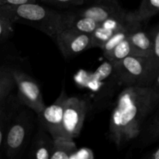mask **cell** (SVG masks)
I'll use <instances>...</instances> for the list:
<instances>
[{"label":"cell","instance_id":"cell-15","mask_svg":"<svg viewBox=\"0 0 159 159\" xmlns=\"http://www.w3.org/2000/svg\"><path fill=\"white\" fill-rule=\"evenodd\" d=\"M159 12V0H142L137 10L129 12V18L137 23H142Z\"/></svg>","mask_w":159,"mask_h":159},{"label":"cell","instance_id":"cell-19","mask_svg":"<svg viewBox=\"0 0 159 159\" xmlns=\"http://www.w3.org/2000/svg\"><path fill=\"white\" fill-rule=\"evenodd\" d=\"M141 26V23H137L134 22H130L128 24L126 25L125 26H124L123 28H121L120 30L117 31V32L113 34V37L102 47V51L103 54L105 53L109 52V51H111L112 49L115 48L117 44H119L120 42H122L123 40H126L127 38H128L129 36L131 34V33L136 28H138V26Z\"/></svg>","mask_w":159,"mask_h":159},{"label":"cell","instance_id":"cell-9","mask_svg":"<svg viewBox=\"0 0 159 159\" xmlns=\"http://www.w3.org/2000/svg\"><path fill=\"white\" fill-rule=\"evenodd\" d=\"M127 11L121 7L119 0H95L91 6L75 12H68L73 16L89 17L99 23Z\"/></svg>","mask_w":159,"mask_h":159},{"label":"cell","instance_id":"cell-11","mask_svg":"<svg viewBox=\"0 0 159 159\" xmlns=\"http://www.w3.org/2000/svg\"><path fill=\"white\" fill-rule=\"evenodd\" d=\"M132 46L133 55L149 57L153 50V38L152 33H148L138 26L129 36Z\"/></svg>","mask_w":159,"mask_h":159},{"label":"cell","instance_id":"cell-2","mask_svg":"<svg viewBox=\"0 0 159 159\" xmlns=\"http://www.w3.org/2000/svg\"><path fill=\"white\" fill-rule=\"evenodd\" d=\"M10 6L16 15V23L36 28L50 37H56L65 29L64 12L53 10L37 2Z\"/></svg>","mask_w":159,"mask_h":159},{"label":"cell","instance_id":"cell-3","mask_svg":"<svg viewBox=\"0 0 159 159\" xmlns=\"http://www.w3.org/2000/svg\"><path fill=\"white\" fill-rule=\"evenodd\" d=\"M30 118L26 111L17 114L8 128L3 146L4 151L9 158H15L23 152L27 142L31 128Z\"/></svg>","mask_w":159,"mask_h":159},{"label":"cell","instance_id":"cell-25","mask_svg":"<svg viewBox=\"0 0 159 159\" xmlns=\"http://www.w3.org/2000/svg\"><path fill=\"white\" fill-rule=\"evenodd\" d=\"M152 87L153 88L154 91L155 92V93L158 95V96L159 97V74L158 77H157L156 79H155V82H154L153 85H152Z\"/></svg>","mask_w":159,"mask_h":159},{"label":"cell","instance_id":"cell-22","mask_svg":"<svg viewBox=\"0 0 159 159\" xmlns=\"http://www.w3.org/2000/svg\"><path fill=\"white\" fill-rule=\"evenodd\" d=\"M43 2L61 6H75L84 4L86 0H40Z\"/></svg>","mask_w":159,"mask_h":159},{"label":"cell","instance_id":"cell-20","mask_svg":"<svg viewBox=\"0 0 159 159\" xmlns=\"http://www.w3.org/2000/svg\"><path fill=\"white\" fill-rule=\"evenodd\" d=\"M103 55L106 59L111 63H116L128 56L133 55L132 46L129 37L120 42L110 51L103 54Z\"/></svg>","mask_w":159,"mask_h":159},{"label":"cell","instance_id":"cell-6","mask_svg":"<svg viewBox=\"0 0 159 159\" xmlns=\"http://www.w3.org/2000/svg\"><path fill=\"white\" fill-rule=\"evenodd\" d=\"M88 110L86 100L75 96L68 97L62 121V137L74 139L79 136Z\"/></svg>","mask_w":159,"mask_h":159},{"label":"cell","instance_id":"cell-12","mask_svg":"<svg viewBox=\"0 0 159 159\" xmlns=\"http://www.w3.org/2000/svg\"><path fill=\"white\" fill-rule=\"evenodd\" d=\"M153 50L152 55L148 57L147 69L141 86H152L159 74V25L152 31Z\"/></svg>","mask_w":159,"mask_h":159},{"label":"cell","instance_id":"cell-10","mask_svg":"<svg viewBox=\"0 0 159 159\" xmlns=\"http://www.w3.org/2000/svg\"><path fill=\"white\" fill-rule=\"evenodd\" d=\"M130 22L129 12L115 16L101 22L96 30L92 34V48L102 47L111 38L113 34Z\"/></svg>","mask_w":159,"mask_h":159},{"label":"cell","instance_id":"cell-26","mask_svg":"<svg viewBox=\"0 0 159 159\" xmlns=\"http://www.w3.org/2000/svg\"><path fill=\"white\" fill-rule=\"evenodd\" d=\"M148 158L151 159H159V148L154 151L150 155H148Z\"/></svg>","mask_w":159,"mask_h":159},{"label":"cell","instance_id":"cell-4","mask_svg":"<svg viewBox=\"0 0 159 159\" xmlns=\"http://www.w3.org/2000/svg\"><path fill=\"white\" fill-rule=\"evenodd\" d=\"M13 75L17 87V99L20 103L27 107L37 114L41 113L46 106L38 84L29 75L20 70L13 69Z\"/></svg>","mask_w":159,"mask_h":159},{"label":"cell","instance_id":"cell-18","mask_svg":"<svg viewBox=\"0 0 159 159\" xmlns=\"http://www.w3.org/2000/svg\"><path fill=\"white\" fill-rule=\"evenodd\" d=\"M16 85L13 69L7 66H2L0 69V105L11 96Z\"/></svg>","mask_w":159,"mask_h":159},{"label":"cell","instance_id":"cell-1","mask_svg":"<svg viewBox=\"0 0 159 159\" xmlns=\"http://www.w3.org/2000/svg\"><path fill=\"white\" fill-rule=\"evenodd\" d=\"M159 102L152 86L131 85L119 95L111 114L110 137L117 147L140 134L144 120Z\"/></svg>","mask_w":159,"mask_h":159},{"label":"cell","instance_id":"cell-16","mask_svg":"<svg viewBox=\"0 0 159 159\" xmlns=\"http://www.w3.org/2000/svg\"><path fill=\"white\" fill-rule=\"evenodd\" d=\"M65 20V28H72L80 32L93 34L99 23L98 21L89 17H77L71 16L68 12H64Z\"/></svg>","mask_w":159,"mask_h":159},{"label":"cell","instance_id":"cell-8","mask_svg":"<svg viewBox=\"0 0 159 159\" xmlns=\"http://www.w3.org/2000/svg\"><path fill=\"white\" fill-rule=\"evenodd\" d=\"M56 42L64 57L68 58L92 48V34L65 28L56 35Z\"/></svg>","mask_w":159,"mask_h":159},{"label":"cell","instance_id":"cell-14","mask_svg":"<svg viewBox=\"0 0 159 159\" xmlns=\"http://www.w3.org/2000/svg\"><path fill=\"white\" fill-rule=\"evenodd\" d=\"M16 18L9 5H0V42L4 43L13 34Z\"/></svg>","mask_w":159,"mask_h":159},{"label":"cell","instance_id":"cell-24","mask_svg":"<svg viewBox=\"0 0 159 159\" xmlns=\"http://www.w3.org/2000/svg\"><path fill=\"white\" fill-rule=\"evenodd\" d=\"M37 0H0V5H9L12 6H21L28 3H35Z\"/></svg>","mask_w":159,"mask_h":159},{"label":"cell","instance_id":"cell-21","mask_svg":"<svg viewBox=\"0 0 159 159\" xmlns=\"http://www.w3.org/2000/svg\"><path fill=\"white\" fill-rule=\"evenodd\" d=\"M159 137V113L152 120L150 125L146 130V141H151L156 139Z\"/></svg>","mask_w":159,"mask_h":159},{"label":"cell","instance_id":"cell-7","mask_svg":"<svg viewBox=\"0 0 159 159\" xmlns=\"http://www.w3.org/2000/svg\"><path fill=\"white\" fill-rule=\"evenodd\" d=\"M68 99V96L63 89L57 99L51 105L45 107L43 111L37 114L40 126L54 139L62 137V121Z\"/></svg>","mask_w":159,"mask_h":159},{"label":"cell","instance_id":"cell-23","mask_svg":"<svg viewBox=\"0 0 159 159\" xmlns=\"http://www.w3.org/2000/svg\"><path fill=\"white\" fill-rule=\"evenodd\" d=\"M94 157V153L91 149L82 148L81 149H77L71 155L69 159H93Z\"/></svg>","mask_w":159,"mask_h":159},{"label":"cell","instance_id":"cell-5","mask_svg":"<svg viewBox=\"0 0 159 159\" xmlns=\"http://www.w3.org/2000/svg\"><path fill=\"white\" fill-rule=\"evenodd\" d=\"M115 75L120 84L124 86L141 85L147 69L148 57L130 55L116 63H112Z\"/></svg>","mask_w":159,"mask_h":159},{"label":"cell","instance_id":"cell-17","mask_svg":"<svg viewBox=\"0 0 159 159\" xmlns=\"http://www.w3.org/2000/svg\"><path fill=\"white\" fill-rule=\"evenodd\" d=\"M76 150L77 147L73 138L59 137L54 139L51 159H69Z\"/></svg>","mask_w":159,"mask_h":159},{"label":"cell","instance_id":"cell-13","mask_svg":"<svg viewBox=\"0 0 159 159\" xmlns=\"http://www.w3.org/2000/svg\"><path fill=\"white\" fill-rule=\"evenodd\" d=\"M46 130L43 127H40V131L34 139L30 151V156L37 159H51V153L54 145V138L51 135L47 134Z\"/></svg>","mask_w":159,"mask_h":159}]
</instances>
